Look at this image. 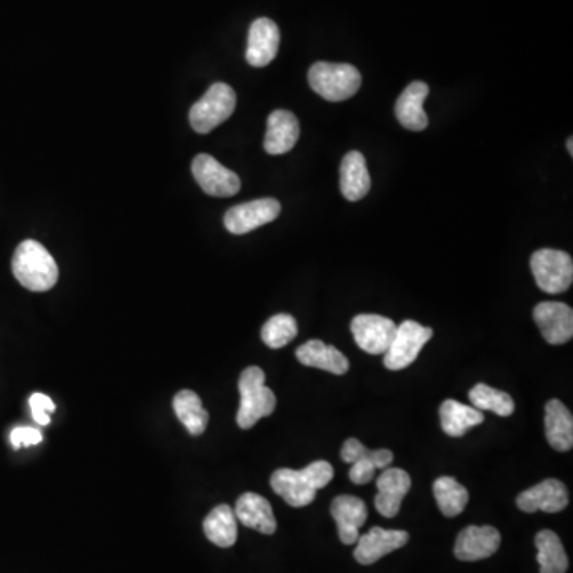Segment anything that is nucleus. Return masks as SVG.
<instances>
[{
  "instance_id": "obj_1",
  "label": "nucleus",
  "mask_w": 573,
  "mask_h": 573,
  "mask_svg": "<svg viewBox=\"0 0 573 573\" xmlns=\"http://www.w3.org/2000/svg\"><path fill=\"white\" fill-rule=\"evenodd\" d=\"M335 476L332 464L327 460H316L303 470L279 468L271 476V488L290 507H308L316 500L319 489H324Z\"/></svg>"
},
{
  "instance_id": "obj_2",
  "label": "nucleus",
  "mask_w": 573,
  "mask_h": 573,
  "mask_svg": "<svg viewBox=\"0 0 573 573\" xmlns=\"http://www.w3.org/2000/svg\"><path fill=\"white\" fill-rule=\"evenodd\" d=\"M12 271L16 281L31 292H47L53 289L59 277L55 258L51 257L50 252L40 242L32 239L23 241L16 247Z\"/></svg>"
},
{
  "instance_id": "obj_3",
  "label": "nucleus",
  "mask_w": 573,
  "mask_h": 573,
  "mask_svg": "<svg viewBox=\"0 0 573 573\" xmlns=\"http://www.w3.org/2000/svg\"><path fill=\"white\" fill-rule=\"evenodd\" d=\"M265 379L262 368L249 367L242 371L239 378L241 405L236 416L241 429H252L260 419L268 418L276 410V395L265 386Z\"/></svg>"
},
{
  "instance_id": "obj_4",
  "label": "nucleus",
  "mask_w": 573,
  "mask_h": 573,
  "mask_svg": "<svg viewBox=\"0 0 573 573\" xmlns=\"http://www.w3.org/2000/svg\"><path fill=\"white\" fill-rule=\"evenodd\" d=\"M312 91L330 102L352 98L362 85V75L351 64L316 63L308 72Z\"/></svg>"
},
{
  "instance_id": "obj_5",
  "label": "nucleus",
  "mask_w": 573,
  "mask_h": 573,
  "mask_svg": "<svg viewBox=\"0 0 573 573\" xmlns=\"http://www.w3.org/2000/svg\"><path fill=\"white\" fill-rule=\"evenodd\" d=\"M236 109V93L227 83H214L203 98L190 110V125L196 133H211L233 115Z\"/></svg>"
},
{
  "instance_id": "obj_6",
  "label": "nucleus",
  "mask_w": 573,
  "mask_h": 573,
  "mask_svg": "<svg viewBox=\"0 0 573 573\" xmlns=\"http://www.w3.org/2000/svg\"><path fill=\"white\" fill-rule=\"evenodd\" d=\"M531 269L538 289L550 295L566 292L572 285V257L562 250H537L531 258Z\"/></svg>"
},
{
  "instance_id": "obj_7",
  "label": "nucleus",
  "mask_w": 573,
  "mask_h": 573,
  "mask_svg": "<svg viewBox=\"0 0 573 573\" xmlns=\"http://www.w3.org/2000/svg\"><path fill=\"white\" fill-rule=\"evenodd\" d=\"M432 336V328L424 327L414 320H405L402 325H397L394 340L384 354L387 370L400 371L413 365L422 347L432 340Z\"/></svg>"
},
{
  "instance_id": "obj_8",
  "label": "nucleus",
  "mask_w": 573,
  "mask_h": 573,
  "mask_svg": "<svg viewBox=\"0 0 573 573\" xmlns=\"http://www.w3.org/2000/svg\"><path fill=\"white\" fill-rule=\"evenodd\" d=\"M191 172L204 193L215 198H230L241 188L238 174L225 168L214 156L207 153L196 156L191 163Z\"/></svg>"
},
{
  "instance_id": "obj_9",
  "label": "nucleus",
  "mask_w": 573,
  "mask_h": 573,
  "mask_svg": "<svg viewBox=\"0 0 573 573\" xmlns=\"http://www.w3.org/2000/svg\"><path fill=\"white\" fill-rule=\"evenodd\" d=\"M351 332L362 351L371 355H384L394 340L397 324L378 314H359L352 320Z\"/></svg>"
},
{
  "instance_id": "obj_10",
  "label": "nucleus",
  "mask_w": 573,
  "mask_h": 573,
  "mask_svg": "<svg viewBox=\"0 0 573 573\" xmlns=\"http://www.w3.org/2000/svg\"><path fill=\"white\" fill-rule=\"evenodd\" d=\"M281 214V203L274 198H262L231 207L225 214V227L233 234H246L274 222Z\"/></svg>"
},
{
  "instance_id": "obj_11",
  "label": "nucleus",
  "mask_w": 573,
  "mask_h": 573,
  "mask_svg": "<svg viewBox=\"0 0 573 573\" xmlns=\"http://www.w3.org/2000/svg\"><path fill=\"white\" fill-rule=\"evenodd\" d=\"M534 320L546 343L559 346L572 340L573 311L570 306L559 301H543L535 306Z\"/></svg>"
},
{
  "instance_id": "obj_12",
  "label": "nucleus",
  "mask_w": 573,
  "mask_h": 573,
  "mask_svg": "<svg viewBox=\"0 0 573 573\" xmlns=\"http://www.w3.org/2000/svg\"><path fill=\"white\" fill-rule=\"evenodd\" d=\"M410 540V534L405 531H387L382 527H373L365 535H360L357 548L354 551L355 561L362 566H371L387 554L400 550Z\"/></svg>"
},
{
  "instance_id": "obj_13",
  "label": "nucleus",
  "mask_w": 573,
  "mask_h": 573,
  "mask_svg": "<svg viewBox=\"0 0 573 573\" xmlns=\"http://www.w3.org/2000/svg\"><path fill=\"white\" fill-rule=\"evenodd\" d=\"M500 542L502 537L496 527L468 526L457 537L454 554L459 561H481L496 554Z\"/></svg>"
},
{
  "instance_id": "obj_14",
  "label": "nucleus",
  "mask_w": 573,
  "mask_h": 573,
  "mask_svg": "<svg viewBox=\"0 0 573 573\" xmlns=\"http://www.w3.org/2000/svg\"><path fill=\"white\" fill-rule=\"evenodd\" d=\"M516 505L524 513H559L569 505V492L562 481L545 480L535 484L534 488L521 492L516 497Z\"/></svg>"
},
{
  "instance_id": "obj_15",
  "label": "nucleus",
  "mask_w": 573,
  "mask_h": 573,
  "mask_svg": "<svg viewBox=\"0 0 573 573\" xmlns=\"http://www.w3.org/2000/svg\"><path fill=\"white\" fill-rule=\"evenodd\" d=\"M376 488V510L384 518H395L402 507L403 499L410 492L411 476L402 468H384V472L376 480Z\"/></svg>"
},
{
  "instance_id": "obj_16",
  "label": "nucleus",
  "mask_w": 573,
  "mask_h": 573,
  "mask_svg": "<svg viewBox=\"0 0 573 573\" xmlns=\"http://www.w3.org/2000/svg\"><path fill=\"white\" fill-rule=\"evenodd\" d=\"M281 32L269 18H258L252 23L247 40V63L254 67L268 66L277 56Z\"/></svg>"
},
{
  "instance_id": "obj_17",
  "label": "nucleus",
  "mask_w": 573,
  "mask_h": 573,
  "mask_svg": "<svg viewBox=\"0 0 573 573\" xmlns=\"http://www.w3.org/2000/svg\"><path fill=\"white\" fill-rule=\"evenodd\" d=\"M330 511L341 542L344 545H355L360 537V527L367 523V503L355 496H338L333 500Z\"/></svg>"
},
{
  "instance_id": "obj_18",
  "label": "nucleus",
  "mask_w": 573,
  "mask_h": 573,
  "mask_svg": "<svg viewBox=\"0 0 573 573\" xmlns=\"http://www.w3.org/2000/svg\"><path fill=\"white\" fill-rule=\"evenodd\" d=\"M300 123L289 110H274L266 125L265 150L269 155H284L297 145Z\"/></svg>"
},
{
  "instance_id": "obj_19",
  "label": "nucleus",
  "mask_w": 573,
  "mask_h": 573,
  "mask_svg": "<svg viewBox=\"0 0 573 573\" xmlns=\"http://www.w3.org/2000/svg\"><path fill=\"white\" fill-rule=\"evenodd\" d=\"M429 93L427 83L413 82L408 85L395 104V115L400 125L410 131H424L429 126V117L424 110V102Z\"/></svg>"
},
{
  "instance_id": "obj_20",
  "label": "nucleus",
  "mask_w": 573,
  "mask_h": 573,
  "mask_svg": "<svg viewBox=\"0 0 573 573\" xmlns=\"http://www.w3.org/2000/svg\"><path fill=\"white\" fill-rule=\"evenodd\" d=\"M234 515L239 523L262 534L273 535L276 532L277 523L271 503L254 492H246L239 497Z\"/></svg>"
},
{
  "instance_id": "obj_21",
  "label": "nucleus",
  "mask_w": 573,
  "mask_h": 573,
  "mask_svg": "<svg viewBox=\"0 0 573 573\" xmlns=\"http://www.w3.org/2000/svg\"><path fill=\"white\" fill-rule=\"evenodd\" d=\"M297 359L305 367L319 368L333 375H346L349 371V360L346 355L320 340H311L298 347Z\"/></svg>"
},
{
  "instance_id": "obj_22",
  "label": "nucleus",
  "mask_w": 573,
  "mask_h": 573,
  "mask_svg": "<svg viewBox=\"0 0 573 573\" xmlns=\"http://www.w3.org/2000/svg\"><path fill=\"white\" fill-rule=\"evenodd\" d=\"M546 440L551 448L561 453L570 451L573 446V418L572 413L561 400H550L545 408Z\"/></svg>"
},
{
  "instance_id": "obj_23",
  "label": "nucleus",
  "mask_w": 573,
  "mask_h": 573,
  "mask_svg": "<svg viewBox=\"0 0 573 573\" xmlns=\"http://www.w3.org/2000/svg\"><path fill=\"white\" fill-rule=\"evenodd\" d=\"M341 191L347 201H359L368 195L371 188L367 160L360 152H349L343 158L340 171Z\"/></svg>"
},
{
  "instance_id": "obj_24",
  "label": "nucleus",
  "mask_w": 573,
  "mask_h": 573,
  "mask_svg": "<svg viewBox=\"0 0 573 573\" xmlns=\"http://www.w3.org/2000/svg\"><path fill=\"white\" fill-rule=\"evenodd\" d=\"M441 429L449 437H464L467 430L483 424L484 416L473 406L464 405L453 398L445 400L440 406Z\"/></svg>"
},
{
  "instance_id": "obj_25",
  "label": "nucleus",
  "mask_w": 573,
  "mask_h": 573,
  "mask_svg": "<svg viewBox=\"0 0 573 573\" xmlns=\"http://www.w3.org/2000/svg\"><path fill=\"white\" fill-rule=\"evenodd\" d=\"M204 534L207 540L220 546L230 548L238 540V523L230 505H219L204 519Z\"/></svg>"
},
{
  "instance_id": "obj_26",
  "label": "nucleus",
  "mask_w": 573,
  "mask_h": 573,
  "mask_svg": "<svg viewBox=\"0 0 573 573\" xmlns=\"http://www.w3.org/2000/svg\"><path fill=\"white\" fill-rule=\"evenodd\" d=\"M537 561L540 573H566L569 569V558L562 545L561 538L553 531H540L535 537Z\"/></svg>"
},
{
  "instance_id": "obj_27",
  "label": "nucleus",
  "mask_w": 573,
  "mask_h": 573,
  "mask_svg": "<svg viewBox=\"0 0 573 573\" xmlns=\"http://www.w3.org/2000/svg\"><path fill=\"white\" fill-rule=\"evenodd\" d=\"M174 411L179 421L185 425L190 435L198 437L209 424V413L204 410L201 398L193 390H180L179 394L174 397Z\"/></svg>"
},
{
  "instance_id": "obj_28",
  "label": "nucleus",
  "mask_w": 573,
  "mask_h": 573,
  "mask_svg": "<svg viewBox=\"0 0 573 573\" xmlns=\"http://www.w3.org/2000/svg\"><path fill=\"white\" fill-rule=\"evenodd\" d=\"M433 496L437 500L438 508L446 518L459 516L467 507L468 491L453 476H441L435 480Z\"/></svg>"
},
{
  "instance_id": "obj_29",
  "label": "nucleus",
  "mask_w": 573,
  "mask_h": 573,
  "mask_svg": "<svg viewBox=\"0 0 573 573\" xmlns=\"http://www.w3.org/2000/svg\"><path fill=\"white\" fill-rule=\"evenodd\" d=\"M473 408L480 411H492L497 416L508 418L511 414L515 413V402L513 398L503 392V390L494 389L488 384H476L470 394H468Z\"/></svg>"
},
{
  "instance_id": "obj_30",
  "label": "nucleus",
  "mask_w": 573,
  "mask_h": 573,
  "mask_svg": "<svg viewBox=\"0 0 573 573\" xmlns=\"http://www.w3.org/2000/svg\"><path fill=\"white\" fill-rule=\"evenodd\" d=\"M298 335L297 320L290 314H277L263 325L262 340L271 349H281L292 343Z\"/></svg>"
},
{
  "instance_id": "obj_31",
  "label": "nucleus",
  "mask_w": 573,
  "mask_h": 573,
  "mask_svg": "<svg viewBox=\"0 0 573 573\" xmlns=\"http://www.w3.org/2000/svg\"><path fill=\"white\" fill-rule=\"evenodd\" d=\"M29 406H31L32 418L37 424H50V414L55 413L56 405L48 395L32 394L29 398Z\"/></svg>"
},
{
  "instance_id": "obj_32",
  "label": "nucleus",
  "mask_w": 573,
  "mask_h": 573,
  "mask_svg": "<svg viewBox=\"0 0 573 573\" xmlns=\"http://www.w3.org/2000/svg\"><path fill=\"white\" fill-rule=\"evenodd\" d=\"M43 435L40 430L32 429V427H16L12 430L10 441H12L13 448L20 449L23 446H34L42 443Z\"/></svg>"
},
{
  "instance_id": "obj_33",
  "label": "nucleus",
  "mask_w": 573,
  "mask_h": 573,
  "mask_svg": "<svg viewBox=\"0 0 573 573\" xmlns=\"http://www.w3.org/2000/svg\"><path fill=\"white\" fill-rule=\"evenodd\" d=\"M567 150H569V155L573 156V137H569V141H567Z\"/></svg>"
}]
</instances>
